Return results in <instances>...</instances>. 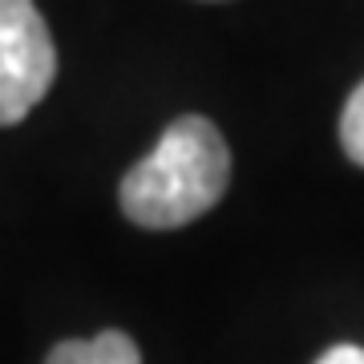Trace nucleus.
Instances as JSON below:
<instances>
[{
    "instance_id": "2",
    "label": "nucleus",
    "mask_w": 364,
    "mask_h": 364,
    "mask_svg": "<svg viewBox=\"0 0 364 364\" xmlns=\"http://www.w3.org/2000/svg\"><path fill=\"white\" fill-rule=\"evenodd\" d=\"M57 49L33 0H0V126H16L45 102Z\"/></svg>"
},
{
    "instance_id": "5",
    "label": "nucleus",
    "mask_w": 364,
    "mask_h": 364,
    "mask_svg": "<svg viewBox=\"0 0 364 364\" xmlns=\"http://www.w3.org/2000/svg\"><path fill=\"white\" fill-rule=\"evenodd\" d=\"M316 364H364V348L360 344H336V348H328Z\"/></svg>"
},
{
    "instance_id": "4",
    "label": "nucleus",
    "mask_w": 364,
    "mask_h": 364,
    "mask_svg": "<svg viewBox=\"0 0 364 364\" xmlns=\"http://www.w3.org/2000/svg\"><path fill=\"white\" fill-rule=\"evenodd\" d=\"M340 146L344 154L364 166V81L352 90V97L344 102V114H340Z\"/></svg>"
},
{
    "instance_id": "3",
    "label": "nucleus",
    "mask_w": 364,
    "mask_h": 364,
    "mask_svg": "<svg viewBox=\"0 0 364 364\" xmlns=\"http://www.w3.org/2000/svg\"><path fill=\"white\" fill-rule=\"evenodd\" d=\"M45 364H142V352L126 332L105 328L90 340H61L53 344Z\"/></svg>"
},
{
    "instance_id": "1",
    "label": "nucleus",
    "mask_w": 364,
    "mask_h": 364,
    "mask_svg": "<svg viewBox=\"0 0 364 364\" xmlns=\"http://www.w3.org/2000/svg\"><path fill=\"white\" fill-rule=\"evenodd\" d=\"M231 182V150L203 114L174 117L158 146L122 178V210L146 231H174L207 215Z\"/></svg>"
}]
</instances>
